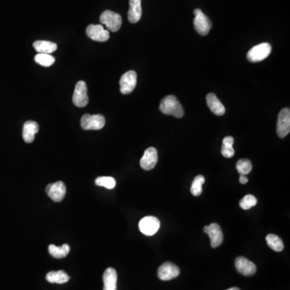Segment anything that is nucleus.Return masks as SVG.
<instances>
[{
  "mask_svg": "<svg viewBox=\"0 0 290 290\" xmlns=\"http://www.w3.org/2000/svg\"><path fill=\"white\" fill-rule=\"evenodd\" d=\"M160 110L164 115L173 116L176 118H181L184 116L182 106L174 95H168L162 99L160 104Z\"/></svg>",
  "mask_w": 290,
  "mask_h": 290,
  "instance_id": "1",
  "label": "nucleus"
},
{
  "mask_svg": "<svg viewBox=\"0 0 290 290\" xmlns=\"http://www.w3.org/2000/svg\"><path fill=\"white\" fill-rule=\"evenodd\" d=\"M272 52V46L269 43H261L253 47L248 51V60L253 63H257L260 61L266 59Z\"/></svg>",
  "mask_w": 290,
  "mask_h": 290,
  "instance_id": "2",
  "label": "nucleus"
},
{
  "mask_svg": "<svg viewBox=\"0 0 290 290\" xmlns=\"http://www.w3.org/2000/svg\"><path fill=\"white\" fill-rule=\"evenodd\" d=\"M100 22L106 25L108 30L116 32L120 29L122 25V17L118 13L107 10L100 15Z\"/></svg>",
  "mask_w": 290,
  "mask_h": 290,
  "instance_id": "3",
  "label": "nucleus"
},
{
  "mask_svg": "<svg viewBox=\"0 0 290 290\" xmlns=\"http://www.w3.org/2000/svg\"><path fill=\"white\" fill-rule=\"evenodd\" d=\"M105 124V118L102 115L85 114L81 119V126L84 130H100Z\"/></svg>",
  "mask_w": 290,
  "mask_h": 290,
  "instance_id": "4",
  "label": "nucleus"
},
{
  "mask_svg": "<svg viewBox=\"0 0 290 290\" xmlns=\"http://www.w3.org/2000/svg\"><path fill=\"white\" fill-rule=\"evenodd\" d=\"M193 13L195 15V18L193 19V24H194L196 31L200 35L206 36L209 33L210 28L212 27L211 21L200 9H195Z\"/></svg>",
  "mask_w": 290,
  "mask_h": 290,
  "instance_id": "5",
  "label": "nucleus"
},
{
  "mask_svg": "<svg viewBox=\"0 0 290 290\" xmlns=\"http://www.w3.org/2000/svg\"><path fill=\"white\" fill-rule=\"evenodd\" d=\"M160 223L159 219L156 217H145L140 221V231L147 236H151L155 235L160 229Z\"/></svg>",
  "mask_w": 290,
  "mask_h": 290,
  "instance_id": "6",
  "label": "nucleus"
},
{
  "mask_svg": "<svg viewBox=\"0 0 290 290\" xmlns=\"http://www.w3.org/2000/svg\"><path fill=\"white\" fill-rule=\"evenodd\" d=\"M73 103L78 108H85L88 104L89 98L87 95V86L84 81H79L76 84L74 95H73Z\"/></svg>",
  "mask_w": 290,
  "mask_h": 290,
  "instance_id": "7",
  "label": "nucleus"
},
{
  "mask_svg": "<svg viewBox=\"0 0 290 290\" xmlns=\"http://www.w3.org/2000/svg\"><path fill=\"white\" fill-rule=\"evenodd\" d=\"M137 83V74L133 70L127 72L120 81V91L123 95H129L134 91Z\"/></svg>",
  "mask_w": 290,
  "mask_h": 290,
  "instance_id": "8",
  "label": "nucleus"
},
{
  "mask_svg": "<svg viewBox=\"0 0 290 290\" xmlns=\"http://www.w3.org/2000/svg\"><path fill=\"white\" fill-rule=\"evenodd\" d=\"M277 132L280 138H285L290 132V110L284 108L278 116Z\"/></svg>",
  "mask_w": 290,
  "mask_h": 290,
  "instance_id": "9",
  "label": "nucleus"
},
{
  "mask_svg": "<svg viewBox=\"0 0 290 290\" xmlns=\"http://www.w3.org/2000/svg\"><path fill=\"white\" fill-rule=\"evenodd\" d=\"M46 193L53 201L60 202L64 199L66 194V186L62 181H57L47 185Z\"/></svg>",
  "mask_w": 290,
  "mask_h": 290,
  "instance_id": "10",
  "label": "nucleus"
},
{
  "mask_svg": "<svg viewBox=\"0 0 290 290\" xmlns=\"http://www.w3.org/2000/svg\"><path fill=\"white\" fill-rule=\"evenodd\" d=\"M204 232L210 237V244L212 248H218L223 243V231L218 223H211L210 225L206 226L204 227Z\"/></svg>",
  "mask_w": 290,
  "mask_h": 290,
  "instance_id": "11",
  "label": "nucleus"
},
{
  "mask_svg": "<svg viewBox=\"0 0 290 290\" xmlns=\"http://www.w3.org/2000/svg\"><path fill=\"white\" fill-rule=\"evenodd\" d=\"M86 35L91 40L99 41V42H105L108 40L110 37V33L108 30L104 29L103 25L100 24H90L86 27Z\"/></svg>",
  "mask_w": 290,
  "mask_h": 290,
  "instance_id": "12",
  "label": "nucleus"
},
{
  "mask_svg": "<svg viewBox=\"0 0 290 290\" xmlns=\"http://www.w3.org/2000/svg\"><path fill=\"white\" fill-rule=\"evenodd\" d=\"M180 274V269L177 265L171 262H165L159 268L157 272L158 278L161 281H169L177 278Z\"/></svg>",
  "mask_w": 290,
  "mask_h": 290,
  "instance_id": "13",
  "label": "nucleus"
},
{
  "mask_svg": "<svg viewBox=\"0 0 290 290\" xmlns=\"http://www.w3.org/2000/svg\"><path fill=\"white\" fill-rule=\"evenodd\" d=\"M158 160L157 150L150 147L145 150L143 157L141 158V166L145 170H151L156 166Z\"/></svg>",
  "mask_w": 290,
  "mask_h": 290,
  "instance_id": "14",
  "label": "nucleus"
},
{
  "mask_svg": "<svg viewBox=\"0 0 290 290\" xmlns=\"http://www.w3.org/2000/svg\"><path fill=\"white\" fill-rule=\"evenodd\" d=\"M235 265L238 272L246 277L254 275L257 272V266L255 264L244 257H237Z\"/></svg>",
  "mask_w": 290,
  "mask_h": 290,
  "instance_id": "15",
  "label": "nucleus"
},
{
  "mask_svg": "<svg viewBox=\"0 0 290 290\" xmlns=\"http://www.w3.org/2000/svg\"><path fill=\"white\" fill-rule=\"evenodd\" d=\"M103 290H117L118 276L116 269L108 268L103 274Z\"/></svg>",
  "mask_w": 290,
  "mask_h": 290,
  "instance_id": "16",
  "label": "nucleus"
},
{
  "mask_svg": "<svg viewBox=\"0 0 290 290\" xmlns=\"http://www.w3.org/2000/svg\"><path fill=\"white\" fill-rule=\"evenodd\" d=\"M206 102H207V105L209 108L213 113L216 115V116H223L225 114L226 110L223 103H221L220 100L218 99V97L213 94L210 93L206 96Z\"/></svg>",
  "mask_w": 290,
  "mask_h": 290,
  "instance_id": "17",
  "label": "nucleus"
},
{
  "mask_svg": "<svg viewBox=\"0 0 290 290\" xmlns=\"http://www.w3.org/2000/svg\"><path fill=\"white\" fill-rule=\"evenodd\" d=\"M39 131V125L35 121H27L23 124V139L26 143H32L35 140V135Z\"/></svg>",
  "mask_w": 290,
  "mask_h": 290,
  "instance_id": "18",
  "label": "nucleus"
},
{
  "mask_svg": "<svg viewBox=\"0 0 290 290\" xmlns=\"http://www.w3.org/2000/svg\"><path fill=\"white\" fill-rule=\"evenodd\" d=\"M129 20L132 23L140 21L142 15L141 0H129Z\"/></svg>",
  "mask_w": 290,
  "mask_h": 290,
  "instance_id": "19",
  "label": "nucleus"
},
{
  "mask_svg": "<svg viewBox=\"0 0 290 290\" xmlns=\"http://www.w3.org/2000/svg\"><path fill=\"white\" fill-rule=\"evenodd\" d=\"M33 47L39 53L51 54L57 50V45L48 40H36L33 43Z\"/></svg>",
  "mask_w": 290,
  "mask_h": 290,
  "instance_id": "20",
  "label": "nucleus"
},
{
  "mask_svg": "<svg viewBox=\"0 0 290 290\" xmlns=\"http://www.w3.org/2000/svg\"><path fill=\"white\" fill-rule=\"evenodd\" d=\"M47 282L49 283H56V284H65L69 282L70 277L65 272L62 270L59 271L49 272L46 275Z\"/></svg>",
  "mask_w": 290,
  "mask_h": 290,
  "instance_id": "21",
  "label": "nucleus"
},
{
  "mask_svg": "<svg viewBox=\"0 0 290 290\" xmlns=\"http://www.w3.org/2000/svg\"><path fill=\"white\" fill-rule=\"evenodd\" d=\"M70 247L65 244L61 247H57L54 244H50L48 246V253L54 258L61 259L67 257L70 253Z\"/></svg>",
  "mask_w": 290,
  "mask_h": 290,
  "instance_id": "22",
  "label": "nucleus"
},
{
  "mask_svg": "<svg viewBox=\"0 0 290 290\" xmlns=\"http://www.w3.org/2000/svg\"><path fill=\"white\" fill-rule=\"evenodd\" d=\"M266 242L269 248H272L275 252H282L284 249V244L282 239L274 234H269L266 237Z\"/></svg>",
  "mask_w": 290,
  "mask_h": 290,
  "instance_id": "23",
  "label": "nucleus"
},
{
  "mask_svg": "<svg viewBox=\"0 0 290 290\" xmlns=\"http://www.w3.org/2000/svg\"><path fill=\"white\" fill-rule=\"evenodd\" d=\"M233 144L234 138L232 137H227L223 139L221 152L224 157L231 158L235 155Z\"/></svg>",
  "mask_w": 290,
  "mask_h": 290,
  "instance_id": "24",
  "label": "nucleus"
},
{
  "mask_svg": "<svg viewBox=\"0 0 290 290\" xmlns=\"http://www.w3.org/2000/svg\"><path fill=\"white\" fill-rule=\"evenodd\" d=\"M205 183V177L202 175H198L197 177L193 180L192 183L191 188H190V192L193 196L201 195L202 193V185Z\"/></svg>",
  "mask_w": 290,
  "mask_h": 290,
  "instance_id": "25",
  "label": "nucleus"
},
{
  "mask_svg": "<svg viewBox=\"0 0 290 290\" xmlns=\"http://www.w3.org/2000/svg\"><path fill=\"white\" fill-rule=\"evenodd\" d=\"M35 61L44 67H49L54 64L55 57L52 55L46 54V53H38L35 57Z\"/></svg>",
  "mask_w": 290,
  "mask_h": 290,
  "instance_id": "26",
  "label": "nucleus"
},
{
  "mask_svg": "<svg viewBox=\"0 0 290 290\" xmlns=\"http://www.w3.org/2000/svg\"><path fill=\"white\" fill-rule=\"evenodd\" d=\"M95 184L98 186L112 189L116 187V179L112 177H99L95 180Z\"/></svg>",
  "mask_w": 290,
  "mask_h": 290,
  "instance_id": "27",
  "label": "nucleus"
},
{
  "mask_svg": "<svg viewBox=\"0 0 290 290\" xmlns=\"http://www.w3.org/2000/svg\"><path fill=\"white\" fill-rule=\"evenodd\" d=\"M236 168L240 175H246L253 169V164L250 160L242 159V160H238Z\"/></svg>",
  "mask_w": 290,
  "mask_h": 290,
  "instance_id": "28",
  "label": "nucleus"
},
{
  "mask_svg": "<svg viewBox=\"0 0 290 290\" xmlns=\"http://www.w3.org/2000/svg\"><path fill=\"white\" fill-rule=\"evenodd\" d=\"M257 203V199L252 194H248L245 196L240 202V206L244 210H249Z\"/></svg>",
  "mask_w": 290,
  "mask_h": 290,
  "instance_id": "29",
  "label": "nucleus"
},
{
  "mask_svg": "<svg viewBox=\"0 0 290 290\" xmlns=\"http://www.w3.org/2000/svg\"><path fill=\"white\" fill-rule=\"evenodd\" d=\"M248 177H247L245 175H240V182L241 183V184H246V183H248Z\"/></svg>",
  "mask_w": 290,
  "mask_h": 290,
  "instance_id": "30",
  "label": "nucleus"
},
{
  "mask_svg": "<svg viewBox=\"0 0 290 290\" xmlns=\"http://www.w3.org/2000/svg\"><path fill=\"white\" fill-rule=\"evenodd\" d=\"M240 290V289L237 288V287H233V288L229 289V290Z\"/></svg>",
  "mask_w": 290,
  "mask_h": 290,
  "instance_id": "31",
  "label": "nucleus"
}]
</instances>
